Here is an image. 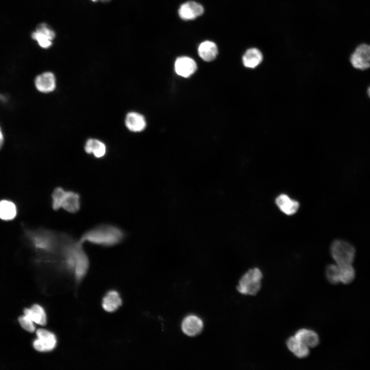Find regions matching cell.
Here are the masks:
<instances>
[{
  "mask_svg": "<svg viewBox=\"0 0 370 370\" xmlns=\"http://www.w3.org/2000/svg\"><path fill=\"white\" fill-rule=\"evenodd\" d=\"M25 234L35 251L42 255L44 261L50 263L60 250L63 232L40 228L26 229Z\"/></svg>",
  "mask_w": 370,
  "mask_h": 370,
  "instance_id": "cell-1",
  "label": "cell"
},
{
  "mask_svg": "<svg viewBox=\"0 0 370 370\" xmlns=\"http://www.w3.org/2000/svg\"><path fill=\"white\" fill-rule=\"evenodd\" d=\"M124 230L118 226L109 224H101L86 231L79 238L82 243L113 247L122 243L125 238Z\"/></svg>",
  "mask_w": 370,
  "mask_h": 370,
  "instance_id": "cell-2",
  "label": "cell"
},
{
  "mask_svg": "<svg viewBox=\"0 0 370 370\" xmlns=\"http://www.w3.org/2000/svg\"><path fill=\"white\" fill-rule=\"evenodd\" d=\"M263 275L257 267L249 269L240 279L236 287L238 292L244 295H254L261 288Z\"/></svg>",
  "mask_w": 370,
  "mask_h": 370,
  "instance_id": "cell-3",
  "label": "cell"
},
{
  "mask_svg": "<svg viewBox=\"0 0 370 370\" xmlns=\"http://www.w3.org/2000/svg\"><path fill=\"white\" fill-rule=\"evenodd\" d=\"M330 253L335 264L339 265L352 264L356 250L349 243L341 239L334 240L330 246Z\"/></svg>",
  "mask_w": 370,
  "mask_h": 370,
  "instance_id": "cell-4",
  "label": "cell"
},
{
  "mask_svg": "<svg viewBox=\"0 0 370 370\" xmlns=\"http://www.w3.org/2000/svg\"><path fill=\"white\" fill-rule=\"evenodd\" d=\"M36 338L33 340V348L41 353L50 352L57 346L58 340L53 332L40 328L36 331Z\"/></svg>",
  "mask_w": 370,
  "mask_h": 370,
  "instance_id": "cell-5",
  "label": "cell"
},
{
  "mask_svg": "<svg viewBox=\"0 0 370 370\" xmlns=\"http://www.w3.org/2000/svg\"><path fill=\"white\" fill-rule=\"evenodd\" d=\"M31 37L41 48L48 49L53 44L55 32L48 24L41 23L37 25L35 30L32 32Z\"/></svg>",
  "mask_w": 370,
  "mask_h": 370,
  "instance_id": "cell-6",
  "label": "cell"
},
{
  "mask_svg": "<svg viewBox=\"0 0 370 370\" xmlns=\"http://www.w3.org/2000/svg\"><path fill=\"white\" fill-rule=\"evenodd\" d=\"M350 61L353 66L358 69L365 70L370 67V45L361 44L351 55Z\"/></svg>",
  "mask_w": 370,
  "mask_h": 370,
  "instance_id": "cell-7",
  "label": "cell"
},
{
  "mask_svg": "<svg viewBox=\"0 0 370 370\" xmlns=\"http://www.w3.org/2000/svg\"><path fill=\"white\" fill-rule=\"evenodd\" d=\"M203 327V323L200 318L190 314L182 320L181 329L182 332L189 337H195L200 334Z\"/></svg>",
  "mask_w": 370,
  "mask_h": 370,
  "instance_id": "cell-8",
  "label": "cell"
},
{
  "mask_svg": "<svg viewBox=\"0 0 370 370\" xmlns=\"http://www.w3.org/2000/svg\"><path fill=\"white\" fill-rule=\"evenodd\" d=\"M275 203L280 210L287 215L295 214L300 208V203L285 193L279 194L275 199Z\"/></svg>",
  "mask_w": 370,
  "mask_h": 370,
  "instance_id": "cell-9",
  "label": "cell"
},
{
  "mask_svg": "<svg viewBox=\"0 0 370 370\" xmlns=\"http://www.w3.org/2000/svg\"><path fill=\"white\" fill-rule=\"evenodd\" d=\"M197 69L195 61L188 57L178 58L175 62V70L176 73L183 78H188L192 75Z\"/></svg>",
  "mask_w": 370,
  "mask_h": 370,
  "instance_id": "cell-10",
  "label": "cell"
},
{
  "mask_svg": "<svg viewBox=\"0 0 370 370\" xmlns=\"http://www.w3.org/2000/svg\"><path fill=\"white\" fill-rule=\"evenodd\" d=\"M203 13V8L199 3L189 1L182 4L179 10L178 14L183 20H192L200 16Z\"/></svg>",
  "mask_w": 370,
  "mask_h": 370,
  "instance_id": "cell-11",
  "label": "cell"
},
{
  "mask_svg": "<svg viewBox=\"0 0 370 370\" xmlns=\"http://www.w3.org/2000/svg\"><path fill=\"white\" fill-rule=\"evenodd\" d=\"M81 205L80 194L73 191L66 190L63 199L61 208L69 213L75 214L80 210Z\"/></svg>",
  "mask_w": 370,
  "mask_h": 370,
  "instance_id": "cell-12",
  "label": "cell"
},
{
  "mask_svg": "<svg viewBox=\"0 0 370 370\" xmlns=\"http://www.w3.org/2000/svg\"><path fill=\"white\" fill-rule=\"evenodd\" d=\"M34 83L36 89L44 93L53 91L56 86L55 78L50 72H45L38 75Z\"/></svg>",
  "mask_w": 370,
  "mask_h": 370,
  "instance_id": "cell-13",
  "label": "cell"
},
{
  "mask_svg": "<svg viewBox=\"0 0 370 370\" xmlns=\"http://www.w3.org/2000/svg\"><path fill=\"white\" fill-rule=\"evenodd\" d=\"M294 336L309 348L316 347L320 342L318 334L310 329H300L297 331Z\"/></svg>",
  "mask_w": 370,
  "mask_h": 370,
  "instance_id": "cell-14",
  "label": "cell"
},
{
  "mask_svg": "<svg viewBox=\"0 0 370 370\" xmlns=\"http://www.w3.org/2000/svg\"><path fill=\"white\" fill-rule=\"evenodd\" d=\"M125 123L126 127L134 132H141L146 126V121L143 116L136 112L128 113L126 116Z\"/></svg>",
  "mask_w": 370,
  "mask_h": 370,
  "instance_id": "cell-15",
  "label": "cell"
},
{
  "mask_svg": "<svg viewBox=\"0 0 370 370\" xmlns=\"http://www.w3.org/2000/svg\"><path fill=\"white\" fill-rule=\"evenodd\" d=\"M24 314L28 317L36 324L44 326L47 323V316L45 310L39 304H35L30 308H25Z\"/></svg>",
  "mask_w": 370,
  "mask_h": 370,
  "instance_id": "cell-16",
  "label": "cell"
},
{
  "mask_svg": "<svg viewBox=\"0 0 370 370\" xmlns=\"http://www.w3.org/2000/svg\"><path fill=\"white\" fill-rule=\"evenodd\" d=\"M122 305V299L119 293L116 290L108 291L103 298L102 306L106 312H113Z\"/></svg>",
  "mask_w": 370,
  "mask_h": 370,
  "instance_id": "cell-17",
  "label": "cell"
},
{
  "mask_svg": "<svg viewBox=\"0 0 370 370\" xmlns=\"http://www.w3.org/2000/svg\"><path fill=\"white\" fill-rule=\"evenodd\" d=\"M263 55L262 52L256 48H251L244 53L242 61L245 67L253 69L258 66L262 62Z\"/></svg>",
  "mask_w": 370,
  "mask_h": 370,
  "instance_id": "cell-18",
  "label": "cell"
},
{
  "mask_svg": "<svg viewBox=\"0 0 370 370\" xmlns=\"http://www.w3.org/2000/svg\"><path fill=\"white\" fill-rule=\"evenodd\" d=\"M286 346L297 358H305L309 354V348L302 343L294 336L290 337L286 341Z\"/></svg>",
  "mask_w": 370,
  "mask_h": 370,
  "instance_id": "cell-19",
  "label": "cell"
},
{
  "mask_svg": "<svg viewBox=\"0 0 370 370\" xmlns=\"http://www.w3.org/2000/svg\"><path fill=\"white\" fill-rule=\"evenodd\" d=\"M198 52L199 57L203 61L210 62L216 58L218 54V49L214 42L206 41L199 45Z\"/></svg>",
  "mask_w": 370,
  "mask_h": 370,
  "instance_id": "cell-20",
  "label": "cell"
},
{
  "mask_svg": "<svg viewBox=\"0 0 370 370\" xmlns=\"http://www.w3.org/2000/svg\"><path fill=\"white\" fill-rule=\"evenodd\" d=\"M84 149L88 154H92L97 158L103 157L106 154L105 145L99 140L90 139L87 141Z\"/></svg>",
  "mask_w": 370,
  "mask_h": 370,
  "instance_id": "cell-21",
  "label": "cell"
},
{
  "mask_svg": "<svg viewBox=\"0 0 370 370\" xmlns=\"http://www.w3.org/2000/svg\"><path fill=\"white\" fill-rule=\"evenodd\" d=\"M17 214L16 205L12 201L8 200L0 201V219L5 220H11Z\"/></svg>",
  "mask_w": 370,
  "mask_h": 370,
  "instance_id": "cell-22",
  "label": "cell"
},
{
  "mask_svg": "<svg viewBox=\"0 0 370 370\" xmlns=\"http://www.w3.org/2000/svg\"><path fill=\"white\" fill-rule=\"evenodd\" d=\"M338 265L340 283L344 284H350L356 276L355 270L352 264Z\"/></svg>",
  "mask_w": 370,
  "mask_h": 370,
  "instance_id": "cell-23",
  "label": "cell"
},
{
  "mask_svg": "<svg viewBox=\"0 0 370 370\" xmlns=\"http://www.w3.org/2000/svg\"><path fill=\"white\" fill-rule=\"evenodd\" d=\"M66 191L61 187H57L53 189L51 194V207L54 211L59 210L61 208Z\"/></svg>",
  "mask_w": 370,
  "mask_h": 370,
  "instance_id": "cell-24",
  "label": "cell"
},
{
  "mask_svg": "<svg viewBox=\"0 0 370 370\" xmlns=\"http://www.w3.org/2000/svg\"><path fill=\"white\" fill-rule=\"evenodd\" d=\"M325 276L330 284H339L340 282L338 265L335 263L328 265L325 269Z\"/></svg>",
  "mask_w": 370,
  "mask_h": 370,
  "instance_id": "cell-25",
  "label": "cell"
},
{
  "mask_svg": "<svg viewBox=\"0 0 370 370\" xmlns=\"http://www.w3.org/2000/svg\"><path fill=\"white\" fill-rule=\"evenodd\" d=\"M21 326L26 331L32 333L35 330V323L27 316L23 314L18 318Z\"/></svg>",
  "mask_w": 370,
  "mask_h": 370,
  "instance_id": "cell-26",
  "label": "cell"
},
{
  "mask_svg": "<svg viewBox=\"0 0 370 370\" xmlns=\"http://www.w3.org/2000/svg\"><path fill=\"white\" fill-rule=\"evenodd\" d=\"M4 135L0 127V149L2 148L4 143Z\"/></svg>",
  "mask_w": 370,
  "mask_h": 370,
  "instance_id": "cell-27",
  "label": "cell"
},
{
  "mask_svg": "<svg viewBox=\"0 0 370 370\" xmlns=\"http://www.w3.org/2000/svg\"><path fill=\"white\" fill-rule=\"evenodd\" d=\"M93 2H101L102 3H107L111 0H91Z\"/></svg>",
  "mask_w": 370,
  "mask_h": 370,
  "instance_id": "cell-28",
  "label": "cell"
},
{
  "mask_svg": "<svg viewBox=\"0 0 370 370\" xmlns=\"http://www.w3.org/2000/svg\"><path fill=\"white\" fill-rule=\"evenodd\" d=\"M367 94L369 97L370 98V86L367 89Z\"/></svg>",
  "mask_w": 370,
  "mask_h": 370,
  "instance_id": "cell-29",
  "label": "cell"
}]
</instances>
